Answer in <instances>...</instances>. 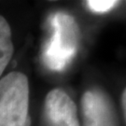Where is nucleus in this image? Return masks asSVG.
<instances>
[{
	"instance_id": "obj_1",
	"label": "nucleus",
	"mask_w": 126,
	"mask_h": 126,
	"mask_svg": "<svg viewBox=\"0 0 126 126\" xmlns=\"http://www.w3.org/2000/svg\"><path fill=\"white\" fill-rule=\"evenodd\" d=\"M51 35L42 50V60L51 71L62 72L75 58L79 42V28L70 14L57 11L49 18Z\"/></svg>"
},
{
	"instance_id": "obj_3",
	"label": "nucleus",
	"mask_w": 126,
	"mask_h": 126,
	"mask_svg": "<svg viewBox=\"0 0 126 126\" xmlns=\"http://www.w3.org/2000/svg\"><path fill=\"white\" fill-rule=\"evenodd\" d=\"M81 111L84 126H118L112 105L99 90H89L83 94Z\"/></svg>"
},
{
	"instance_id": "obj_2",
	"label": "nucleus",
	"mask_w": 126,
	"mask_h": 126,
	"mask_svg": "<svg viewBox=\"0 0 126 126\" xmlns=\"http://www.w3.org/2000/svg\"><path fill=\"white\" fill-rule=\"evenodd\" d=\"M0 126H31L29 83L22 72H10L0 79Z\"/></svg>"
},
{
	"instance_id": "obj_5",
	"label": "nucleus",
	"mask_w": 126,
	"mask_h": 126,
	"mask_svg": "<svg viewBox=\"0 0 126 126\" xmlns=\"http://www.w3.org/2000/svg\"><path fill=\"white\" fill-rule=\"evenodd\" d=\"M13 51L11 28L8 21L0 15V78L12 58Z\"/></svg>"
},
{
	"instance_id": "obj_6",
	"label": "nucleus",
	"mask_w": 126,
	"mask_h": 126,
	"mask_svg": "<svg viewBox=\"0 0 126 126\" xmlns=\"http://www.w3.org/2000/svg\"><path fill=\"white\" fill-rule=\"evenodd\" d=\"M121 3V1L117 0H87L85 5L92 12L104 14L115 9Z\"/></svg>"
},
{
	"instance_id": "obj_4",
	"label": "nucleus",
	"mask_w": 126,
	"mask_h": 126,
	"mask_svg": "<svg viewBox=\"0 0 126 126\" xmlns=\"http://www.w3.org/2000/svg\"><path fill=\"white\" fill-rule=\"evenodd\" d=\"M44 111L50 126H79L76 104L62 89L56 88L47 94Z\"/></svg>"
},
{
	"instance_id": "obj_7",
	"label": "nucleus",
	"mask_w": 126,
	"mask_h": 126,
	"mask_svg": "<svg viewBox=\"0 0 126 126\" xmlns=\"http://www.w3.org/2000/svg\"><path fill=\"white\" fill-rule=\"evenodd\" d=\"M125 103H126V90L123 89L121 95V108H122V115H123V120L125 121L126 118V108H125Z\"/></svg>"
}]
</instances>
